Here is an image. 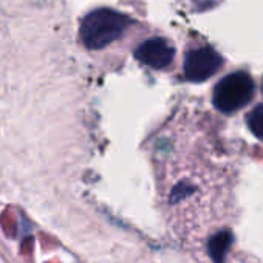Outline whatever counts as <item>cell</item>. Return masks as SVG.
<instances>
[{
  "label": "cell",
  "mask_w": 263,
  "mask_h": 263,
  "mask_svg": "<svg viewBox=\"0 0 263 263\" xmlns=\"http://www.w3.org/2000/svg\"><path fill=\"white\" fill-rule=\"evenodd\" d=\"M128 24L124 16L110 10H96L82 19L79 37L87 50H104L122 36H127Z\"/></svg>",
  "instance_id": "cell-1"
},
{
  "label": "cell",
  "mask_w": 263,
  "mask_h": 263,
  "mask_svg": "<svg viewBox=\"0 0 263 263\" xmlns=\"http://www.w3.org/2000/svg\"><path fill=\"white\" fill-rule=\"evenodd\" d=\"M137 59L155 70H166L174 61V48L166 39H147L138 47Z\"/></svg>",
  "instance_id": "cell-2"
},
{
  "label": "cell",
  "mask_w": 263,
  "mask_h": 263,
  "mask_svg": "<svg viewBox=\"0 0 263 263\" xmlns=\"http://www.w3.org/2000/svg\"><path fill=\"white\" fill-rule=\"evenodd\" d=\"M183 2L191 11H206L220 4V0H183Z\"/></svg>",
  "instance_id": "cell-3"
},
{
  "label": "cell",
  "mask_w": 263,
  "mask_h": 263,
  "mask_svg": "<svg viewBox=\"0 0 263 263\" xmlns=\"http://www.w3.org/2000/svg\"><path fill=\"white\" fill-rule=\"evenodd\" d=\"M228 243H229V235H228V234H221V235H218V237L214 240L211 249H212V255H214V258L217 260V263H220V257L224 254V249H226Z\"/></svg>",
  "instance_id": "cell-4"
},
{
  "label": "cell",
  "mask_w": 263,
  "mask_h": 263,
  "mask_svg": "<svg viewBox=\"0 0 263 263\" xmlns=\"http://www.w3.org/2000/svg\"><path fill=\"white\" fill-rule=\"evenodd\" d=\"M122 2H124L125 5L132 7V8H137V10H138V7H141V5L146 4V0H122Z\"/></svg>",
  "instance_id": "cell-5"
}]
</instances>
